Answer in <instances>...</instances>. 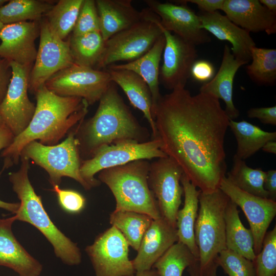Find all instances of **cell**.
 I'll list each match as a JSON object with an SVG mask.
<instances>
[{
  "label": "cell",
  "instance_id": "obj_6",
  "mask_svg": "<svg viewBox=\"0 0 276 276\" xmlns=\"http://www.w3.org/2000/svg\"><path fill=\"white\" fill-rule=\"evenodd\" d=\"M199 208L194 226L200 269L205 271L218 254L226 249L225 211L229 200L219 189L211 193L200 191Z\"/></svg>",
  "mask_w": 276,
  "mask_h": 276
},
{
  "label": "cell",
  "instance_id": "obj_49",
  "mask_svg": "<svg viewBox=\"0 0 276 276\" xmlns=\"http://www.w3.org/2000/svg\"><path fill=\"white\" fill-rule=\"evenodd\" d=\"M259 2L268 10L276 14L275 0H260Z\"/></svg>",
  "mask_w": 276,
  "mask_h": 276
},
{
  "label": "cell",
  "instance_id": "obj_30",
  "mask_svg": "<svg viewBox=\"0 0 276 276\" xmlns=\"http://www.w3.org/2000/svg\"><path fill=\"white\" fill-rule=\"evenodd\" d=\"M153 219L139 212L114 210L110 213L109 222L123 235L129 246L137 250L142 239Z\"/></svg>",
  "mask_w": 276,
  "mask_h": 276
},
{
  "label": "cell",
  "instance_id": "obj_20",
  "mask_svg": "<svg viewBox=\"0 0 276 276\" xmlns=\"http://www.w3.org/2000/svg\"><path fill=\"white\" fill-rule=\"evenodd\" d=\"M201 28L217 39L232 44L231 52L235 58L247 64L251 60L250 49L256 43L249 32L238 26L219 11L198 14Z\"/></svg>",
  "mask_w": 276,
  "mask_h": 276
},
{
  "label": "cell",
  "instance_id": "obj_36",
  "mask_svg": "<svg viewBox=\"0 0 276 276\" xmlns=\"http://www.w3.org/2000/svg\"><path fill=\"white\" fill-rule=\"evenodd\" d=\"M184 244L177 242L152 266L159 276H182L183 271L196 259Z\"/></svg>",
  "mask_w": 276,
  "mask_h": 276
},
{
  "label": "cell",
  "instance_id": "obj_15",
  "mask_svg": "<svg viewBox=\"0 0 276 276\" xmlns=\"http://www.w3.org/2000/svg\"><path fill=\"white\" fill-rule=\"evenodd\" d=\"M219 189L244 213L253 236L254 252L257 255L262 248L267 229L275 216L276 201L242 191L226 176L222 178Z\"/></svg>",
  "mask_w": 276,
  "mask_h": 276
},
{
  "label": "cell",
  "instance_id": "obj_47",
  "mask_svg": "<svg viewBox=\"0 0 276 276\" xmlns=\"http://www.w3.org/2000/svg\"><path fill=\"white\" fill-rule=\"evenodd\" d=\"M190 276H207L206 271L200 269L198 259L187 268Z\"/></svg>",
  "mask_w": 276,
  "mask_h": 276
},
{
  "label": "cell",
  "instance_id": "obj_53",
  "mask_svg": "<svg viewBox=\"0 0 276 276\" xmlns=\"http://www.w3.org/2000/svg\"><path fill=\"white\" fill-rule=\"evenodd\" d=\"M4 125V121L3 120V119L2 118V116L0 114V127L2 126V125Z\"/></svg>",
  "mask_w": 276,
  "mask_h": 276
},
{
  "label": "cell",
  "instance_id": "obj_22",
  "mask_svg": "<svg viewBox=\"0 0 276 276\" xmlns=\"http://www.w3.org/2000/svg\"><path fill=\"white\" fill-rule=\"evenodd\" d=\"M14 216L0 218V266L10 268L19 276H39L42 264L33 257L14 236Z\"/></svg>",
  "mask_w": 276,
  "mask_h": 276
},
{
  "label": "cell",
  "instance_id": "obj_8",
  "mask_svg": "<svg viewBox=\"0 0 276 276\" xmlns=\"http://www.w3.org/2000/svg\"><path fill=\"white\" fill-rule=\"evenodd\" d=\"M143 11V19L105 41L104 49L96 69L106 68L118 62H129L140 58L163 35L159 17L148 8Z\"/></svg>",
  "mask_w": 276,
  "mask_h": 276
},
{
  "label": "cell",
  "instance_id": "obj_41",
  "mask_svg": "<svg viewBox=\"0 0 276 276\" xmlns=\"http://www.w3.org/2000/svg\"><path fill=\"white\" fill-rule=\"evenodd\" d=\"M215 68L213 64L206 60H197L191 70V76L196 81L206 83L214 76Z\"/></svg>",
  "mask_w": 276,
  "mask_h": 276
},
{
  "label": "cell",
  "instance_id": "obj_39",
  "mask_svg": "<svg viewBox=\"0 0 276 276\" xmlns=\"http://www.w3.org/2000/svg\"><path fill=\"white\" fill-rule=\"evenodd\" d=\"M100 31L99 18L94 0H84L80 8L73 35Z\"/></svg>",
  "mask_w": 276,
  "mask_h": 276
},
{
  "label": "cell",
  "instance_id": "obj_10",
  "mask_svg": "<svg viewBox=\"0 0 276 276\" xmlns=\"http://www.w3.org/2000/svg\"><path fill=\"white\" fill-rule=\"evenodd\" d=\"M111 83L106 70L74 63L52 76L44 85L55 94L81 98L90 105L100 100Z\"/></svg>",
  "mask_w": 276,
  "mask_h": 276
},
{
  "label": "cell",
  "instance_id": "obj_18",
  "mask_svg": "<svg viewBox=\"0 0 276 276\" xmlns=\"http://www.w3.org/2000/svg\"><path fill=\"white\" fill-rule=\"evenodd\" d=\"M39 34V21L5 25L0 31V57L32 68L37 51L35 41Z\"/></svg>",
  "mask_w": 276,
  "mask_h": 276
},
{
  "label": "cell",
  "instance_id": "obj_1",
  "mask_svg": "<svg viewBox=\"0 0 276 276\" xmlns=\"http://www.w3.org/2000/svg\"><path fill=\"white\" fill-rule=\"evenodd\" d=\"M153 118L161 150L201 192L218 189L227 169L224 140L231 120L219 100L177 87L162 95Z\"/></svg>",
  "mask_w": 276,
  "mask_h": 276
},
{
  "label": "cell",
  "instance_id": "obj_38",
  "mask_svg": "<svg viewBox=\"0 0 276 276\" xmlns=\"http://www.w3.org/2000/svg\"><path fill=\"white\" fill-rule=\"evenodd\" d=\"M215 262L228 276H256L252 261L228 249L221 251Z\"/></svg>",
  "mask_w": 276,
  "mask_h": 276
},
{
  "label": "cell",
  "instance_id": "obj_7",
  "mask_svg": "<svg viewBox=\"0 0 276 276\" xmlns=\"http://www.w3.org/2000/svg\"><path fill=\"white\" fill-rule=\"evenodd\" d=\"M76 126L77 125L60 144L47 146L36 141L29 143L22 150L20 157L31 159L44 169L49 175L52 186H59L62 177H68L79 182L85 190H89L91 188L80 174L82 160L76 136Z\"/></svg>",
  "mask_w": 276,
  "mask_h": 276
},
{
  "label": "cell",
  "instance_id": "obj_33",
  "mask_svg": "<svg viewBox=\"0 0 276 276\" xmlns=\"http://www.w3.org/2000/svg\"><path fill=\"white\" fill-rule=\"evenodd\" d=\"M266 172L260 168L248 167L244 160L236 155L233 157V166L226 177L235 186L249 194L269 198L264 188Z\"/></svg>",
  "mask_w": 276,
  "mask_h": 276
},
{
  "label": "cell",
  "instance_id": "obj_40",
  "mask_svg": "<svg viewBox=\"0 0 276 276\" xmlns=\"http://www.w3.org/2000/svg\"><path fill=\"white\" fill-rule=\"evenodd\" d=\"M53 187L52 190L56 193L59 204L64 211L77 214L83 210L86 199L81 194L73 190L61 189L58 185Z\"/></svg>",
  "mask_w": 276,
  "mask_h": 276
},
{
  "label": "cell",
  "instance_id": "obj_5",
  "mask_svg": "<svg viewBox=\"0 0 276 276\" xmlns=\"http://www.w3.org/2000/svg\"><path fill=\"white\" fill-rule=\"evenodd\" d=\"M148 160H136L101 171L99 180L105 183L114 197L116 210L144 213L153 219L161 217L157 202L148 182Z\"/></svg>",
  "mask_w": 276,
  "mask_h": 276
},
{
  "label": "cell",
  "instance_id": "obj_28",
  "mask_svg": "<svg viewBox=\"0 0 276 276\" xmlns=\"http://www.w3.org/2000/svg\"><path fill=\"white\" fill-rule=\"evenodd\" d=\"M224 218L226 249L253 261L256 255L251 231L243 225L239 217L238 206L230 200L225 209Z\"/></svg>",
  "mask_w": 276,
  "mask_h": 276
},
{
  "label": "cell",
  "instance_id": "obj_11",
  "mask_svg": "<svg viewBox=\"0 0 276 276\" xmlns=\"http://www.w3.org/2000/svg\"><path fill=\"white\" fill-rule=\"evenodd\" d=\"M129 245L122 234L111 226L100 234L85 251L95 276H132L136 272L128 257Z\"/></svg>",
  "mask_w": 276,
  "mask_h": 276
},
{
  "label": "cell",
  "instance_id": "obj_3",
  "mask_svg": "<svg viewBox=\"0 0 276 276\" xmlns=\"http://www.w3.org/2000/svg\"><path fill=\"white\" fill-rule=\"evenodd\" d=\"M90 118L77 125L76 136L82 160L90 158L100 148L124 141L143 143L150 134L142 126L112 82L100 99Z\"/></svg>",
  "mask_w": 276,
  "mask_h": 276
},
{
  "label": "cell",
  "instance_id": "obj_42",
  "mask_svg": "<svg viewBox=\"0 0 276 276\" xmlns=\"http://www.w3.org/2000/svg\"><path fill=\"white\" fill-rule=\"evenodd\" d=\"M249 118H256L264 124L276 125V106L267 107H256L247 112Z\"/></svg>",
  "mask_w": 276,
  "mask_h": 276
},
{
  "label": "cell",
  "instance_id": "obj_19",
  "mask_svg": "<svg viewBox=\"0 0 276 276\" xmlns=\"http://www.w3.org/2000/svg\"><path fill=\"white\" fill-rule=\"evenodd\" d=\"M177 241L176 227L162 217L153 219L142 239L136 257L131 260L135 271L152 268L157 260Z\"/></svg>",
  "mask_w": 276,
  "mask_h": 276
},
{
  "label": "cell",
  "instance_id": "obj_13",
  "mask_svg": "<svg viewBox=\"0 0 276 276\" xmlns=\"http://www.w3.org/2000/svg\"><path fill=\"white\" fill-rule=\"evenodd\" d=\"M39 26V46L29 80V89L34 94L52 76L74 63L69 40L59 38L44 17Z\"/></svg>",
  "mask_w": 276,
  "mask_h": 276
},
{
  "label": "cell",
  "instance_id": "obj_34",
  "mask_svg": "<svg viewBox=\"0 0 276 276\" xmlns=\"http://www.w3.org/2000/svg\"><path fill=\"white\" fill-rule=\"evenodd\" d=\"M83 1H59L43 17L61 39L64 40L73 32Z\"/></svg>",
  "mask_w": 276,
  "mask_h": 276
},
{
  "label": "cell",
  "instance_id": "obj_25",
  "mask_svg": "<svg viewBox=\"0 0 276 276\" xmlns=\"http://www.w3.org/2000/svg\"><path fill=\"white\" fill-rule=\"evenodd\" d=\"M105 70L108 72L112 82L122 89L130 103L143 113L150 126L152 139H155L156 131L152 114V96L147 84L133 71L110 68Z\"/></svg>",
  "mask_w": 276,
  "mask_h": 276
},
{
  "label": "cell",
  "instance_id": "obj_29",
  "mask_svg": "<svg viewBox=\"0 0 276 276\" xmlns=\"http://www.w3.org/2000/svg\"><path fill=\"white\" fill-rule=\"evenodd\" d=\"M229 127L237 141L235 155L243 160L255 154L268 142L276 140L275 132L265 131L244 120L236 122L230 120Z\"/></svg>",
  "mask_w": 276,
  "mask_h": 276
},
{
  "label": "cell",
  "instance_id": "obj_45",
  "mask_svg": "<svg viewBox=\"0 0 276 276\" xmlns=\"http://www.w3.org/2000/svg\"><path fill=\"white\" fill-rule=\"evenodd\" d=\"M264 188L268 192L269 199L276 200V171L268 170L266 172V176L264 181Z\"/></svg>",
  "mask_w": 276,
  "mask_h": 276
},
{
  "label": "cell",
  "instance_id": "obj_12",
  "mask_svg": "<svg viewBox=\"0 0 276 276\" xmlns=\"http://www.w3.org/2000/svg\"><path fill=\"white\" fill-rule=\"evenodd\" d=\"M183 172L171 158H158L150 163L148 185L154 195L161 216L176 227V216L183 193L180 179Z\"/></svg>",
  "mask_w": 276,
  "mask_h": 276
},
{
  "label": "cell",
  "instance_id": "obj_26",
  "mask_svg": "<svg viewBox=\"0 0 276 276\" xmlns=\"http://www.w3.org/2000/svg\"><path fill=\"white\" fill-rule=\"evenodd\" d=\"M165 44L163 34L145 54L126 63L113 64L107 68L124 69L133 71L140 76L148 85L152 99V114L162 95L159 90V64Z\"/></svg>",
  "mask_w": 276,
  "mask_h": 276
},
{
  "label": "cell",
  "instance_id": "obj_14",
  "mask_svg": "<svg viewBox=\"0 0 276 276\" xmlns=\"http://www.w3.org/2000/svg\"><path fill=\"white\" fill-rule=\"evenodd\" d=\"M12 76L6 95L0 104V114L4 124L14 136L22 133L29 124L36 105L28 95L29 75L32 68L10 62Z\"/></svg>",
  "mask_w": 276,
  "mask_h": 276
},
{
  "label": "cell",
  "instance_id": "obj_44",
  "mask_svg": "<svg viewBox=\"0 0 276 276\" xmlns=\"http://www.w3.org/2000/svg\"><path fill=\"white\" fill-rule=\"evenodd\" d=\"M224 0H182L177 1L179 3L187 4L191 3L196 5L204 12H214L221 10Z\"/></svg>",
  "mask_w": 276,
  "mask_h": 276
},
{
  "label": "cell",
  "instance_id": "obj_48",
  "mask_svg": "<svg viewBox=\"0 0 276 276\" xmlns=\"http://www.w3.org/2000/svg\"><path fill=\"white\" fill-rule=\"evenodd\" d=\"M19 206V202L10 203L5 202L0 199V208L9 211L13 214H14L18 209Z\"/></svg>",
  "mask_w": 276,
  "mask_h": 276
},
{
  "label": "cell",
  "instance_id": "obj_16",
  "mask_svg": "<svg viewBox=\"0 0 276 276\" xmlns=\"http://www.w3.org/2000/svg\"><path fill=\"white\" fill-rule=\"evenodd\" d=\"M158 24L165 39L159 81L166 88L171 90L185 87L198 57L196 45L165 30L160 20Z\"/></svg>",
  "mask_w": 276,
  "mask_h": 276
},
{
  "label": "cell",
  "instance_id": "obj_54",
  "mask_svg": "<svg viewBox=\"0 0 276 276\" xmlns=\"http://www.w3.org/2000/svg\"><path fill=\"white\" fill-rule=\"evenodd\" d=\"M8 1H6V0H0V7L2 6L5 3Z\"/></svg>",
  "mask_w": 276,
  "mask_h": 276
},
{
  "label": "cell",
  "instance_id": "obj_52",
  "mask_svg": "<svg viewBox=\"0 0 276 276\" xmlns=\"http://www.w3.org/2000/svg\"><path fill=\"white\" fill-rule=\"evenodd\" d=\"M218 267V265L215 262L205 270L207 276H217V269Z\"/></svg>",
  "mask_w": 276,
  "mask_h": 276
},
{
  "label": "cell",
  "instance_id": "obj_31",
  "mask_svg": "<svg viewBox=\"0 0 276 276\" xmlns=\"http://www.w3.org/2000/svg\"><path fill=\"white\" fill-rule=\"evenodd\" d=\"M68 40L74 63L96 68L104 49L105 40L100 32L72 35Z\"/></svg>",
  "mask_w": 276,
  "mask_h": 276
},
{
  "label": "cell",
  "instance_id": "obj_55",
  "mask_svg": "<svg viewBox=\"0 0 276 276\" xmlns=\"http://www.w3.org/2000/svg\"><path fill=\"white\" fill-rule=\"evenodd\" d=\"M5 25L0 21V31L2 29Z\"/></svg>",
  "mask_w": 276,
  "mask_h": 276
},
{
  "label": "cell",
  "instance_id": "obj_35",
  "mask_svg": "<svg viewBox=\"0 0 276 276\" xmlns=\"http://www.w3.org/2000/svg\"><path fill=\"white\" fill-rule=\"evenodd\" d=\"M251 62L246 68L249 77L260 85H273L276 82V50L253 47Z\"/></svg>",
  "mask_w": 276,
  "mask_h": 276
},
{
  "label": "cell",
  "instance_id": "obj_27",
  "mask_svg": "<svg viewBox=\"0 0 276 276\" xmlns=\"http://www.w3.org/2000/svg\"><path fill=\"white\" fill-rule=\"evenodd\" d=\"M180 183L185 196L184 205L176 216L178 241L185 245L192 254L199 259V251L195 242L194 226L198 215L200 190L182 174Z\"/></svg>",
  "mask_w": 276,
  "mask_h": 276
},
{
  "label": "cell",
  "instance_id": "obj_23",
  "mask_svg": "<svg viewBox=\"0 0 276 276\" xmlns=\"http://www.w3.org/2000/svg\"><path fill=\"white\" fill-rule=\"evenodd\" d=\"M244 64V62L236 59L231 48L225 45L221 63L217 74L200 88V93L222 100L225 104L224 111L232 120L237 119L240 113L233 102L234 80L238 69Z\"/></svg>",
  "mask_w": 276,
  "mask_h": 276
},
{
  "label": "cell",
  "instance_id": "obj_32",
  "mask_svg": "<svg viewBox=\"0 0 276 276\" xmlns=\"http://www.w3.org/2000/svg\"><path fill=\"white\" fill-rule=\"evenodd\" d=\"M53 6L40 0H11L0 7V21L4 25L25 21H39Z\"/></svg>",
  "mask_w": 276,
  "mask_h": 276
},
{
  "label": "cell",
  "instance_id": "obj_46",
  "mask_svg": "<svg viewBox=\"0 0 276 276\" xmlns=\"http://www.w3.org/2000/svg\"><path fill=\"white\" fill-rule=\"evenodd\" d=\"M14 135L5 124L0 127V151L8 147L13 142ZM1 172H0L1 175Z\"/></svg>",
  "mask_w": 276,
  "mask_h": 276
},
{
  "label": "cell",
  "instance_id": "obj_21",
  "mask_svg": "<svg viewBox=\"0 0 276 276\" xmlns=\"http://www.w3.org/2000/svg\"><path fill=\"white\" fill-rule=\"evenodd\" d=\"M221 10L233 23L248 32H276V14L258 0H224Z\"/></svg>",
  "mask_w": 276,
  "mask_h": 276
},
{
  "label": "cell",
  "instance_id": "obj_9",
  "mask_svg": "<svg viewBox=\"0 0 276 276\" xmlns=\"http://www.w3.org/2000/svg\"><path fill=\"white\" fill-rule=\"evenodd\" d=\"M158 139L139 143L124 141L100 148L90 158L83 160L80 167L83 179L92 188L100 181L95 175L101 171L140 159H151L168 156L160 148Z\"/></svg>",
  "mask_w": 276,
  "mask_h": 276
},
{
  "label": "cell",
  "instance_id": "obj_17",
  "mask_svg": "<svg viewBox=\"0 0 276 276\" xmlns=\"http://www.w3.org/2000/svg\"><path fill=\"white\" fill-rule=\"evenodd\" d=\"M175 2L178 4L144 1L148 8L159 17L160 24L165 30L195 45L210 42L211 37L202 29L199 15L187 4Z\"/></svg>",
  "mask_w": 276,
  "mask_h": 276
},
{
  "label": "cell",
  "instance_id": "obj_37",
  "mask_svg": "<svg viewBox=\"0 0 276 276\" xmlns=\"http://www.w3.org/2000/svg\"><path fill=\"white\" fill-rule=\"evenodd\" d=\"M256 276H276V226L266 233L262 248L252 261Z\"/></svg>",
  "mask_w": 276,
  "mask_h": 276
},
{
  "label": "cell",
  "instance_id": "obj_43",
  "mask_svg": "<svg viewBox=\"0 0 276 276\" xmlns=\"http://www.w3.org/2000/svg\"><path fill=\"white\" fill-rule=\"evenodd\" d=\"M12 76L10 62L0 59V104L4 99Z\"/></svg>",
  "mask_w": 276,
  "mask_h": 276
},
{
  "label": "cell",
  "instance_id": "obj_24",
  "mask_svg": "<svg viewBox=\"0 0 276 276\" xmlns=\"http://www.w3.org/2000/svg\"><path fill=\"white\" fill-rule=\"evenodd\" d=\"M100 32L107 40L144 18L143 10H137L131 0H96Z\"/></svg>",
  "mask_w": 276,
  "mask_h": 276
},
{
  "label": "cell",
  "instance_id": "obj_50",
  "mask_svg": "<svg viewBox=\"0 0 276 276\" xmlns=\"http://www.w3.org/2000/svg\"><path fill=\"white\" fill-rule=\"evenodd\" d=\"M262 150L266 152L276 154V142L271 141L266 143L262 147Z\"/></svg>",
  "mask_w": 276,
  "mask_h": 276
},
{
  "label": "cell",
  "instance_id": "obj_4",
  "mask_svg": "<svg viewBox=\"0 0 276 276\" xmlns=\"http://www.w3.org/2000/svg\"><path fill=\"white\" fill-rule=\"evenodd\" d=\"M20 159L19 170L9 174L13 190L20 200L19 208L14 213L15 220L29 223L39 231L53 246L56 256L63 263L69 266L79 265L82 261L79 248L51 220L41 197L35 193L29 180V159L24 157Z\"/></svg>",
  "mask_w": 276,
  "mask_h": 276
},
{
  "label": "cell",
  "instance_id": "obj_51",
  "mask_svg": "<svg viewBox=\"0 0 276 276\" xmlns=\"http://www.w3.org/2000/svg\"><path fill=\"white\" fill-rule=\"evenodd\" d=\"M132 276H159L157 271L154 268L142 271H136Z\"/></svg>",
  "mask_w": 276,
  "mask_h": 276
},
{
  "label": "cell",
  "instance_id": "obj_2",
  "mask_svg": "<svg viewBox=\"0 0 276 276\" xmlns=\"http://www.w3.org/2000/svg\"><path fill=\"white\" fill-rule=\"evenodd\" d=\"M35 94L36 108L29 124L1 153L4 169L19 162L22 150L30 142L39 140L44 145L57 144L88 112L89 105L84 99L59 96L44 85Z\"/></svg>",
  "mask_w": 276,
  "mask_h": 276
}]
</instances>
